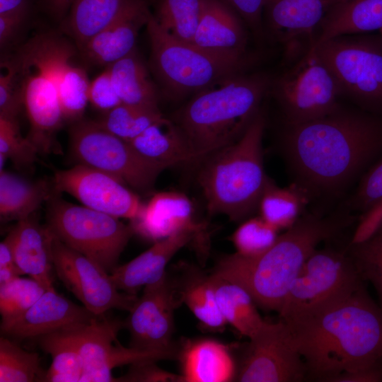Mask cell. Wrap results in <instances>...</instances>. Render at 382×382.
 Segmentation results:
<instances>
[{"label": "cell", "instance_id": "6da1fadb", "mask_svg": "<svg viewBox=\"0 0 382 382\" xmlns=\"http://www.w3.org/2000/svg\"><path fill=\"white\" fill-rule=\"evenodd\" d=\"M285 156L299 184L337 194L382 158V114L341 105L312 121L286 125Z\"/></svg>", "mask_w": 382, "mask_h": 382}, {"label": "cell", "instance_id": "7a4b0ae2", "mask_svg": "<svg viewBox=\"0 0 382 382\" xmlns=\"http://www.w3.org/2000/svg\"><path fill=\"white\" fill-rule=\"evenodd\" d=\"M283 321L306 374L315 379L330 382L345 373L382 366V308L362 284L309 313Z\"/></svg>", "mask_w": 382, "mask_h": 382}, {"label": "cell", "instance_id": "3957f363", "mask_svg": "<svg viewBox=\"0 0 382 382\" xmlns=\"http://www.w3.org/2000/svg\"><path fill=\"white\" fill-rule=\"evenodd\" d=\"M352 221V216L342 212L327 216L306 214L264 253L253 257L237 253L226 255L212 274L243 287L260 308L279 313L308 257L320 243Z\"/></svg>", "mask_w": 382, "mask_h": 382}, {"label": "cell", "instance_id": "277c9868", "mask_svg": "<svg viewBox=\"0 0 382 382\" xmlns=\"http://www.w3.org/2000/svg\"><path fill=\"white\" fill-rule=\"evenodd\" d=\"M261 74H239L197 93L180 109L173 122L198 162L239 139L260 112L269 88Z\"/></svg>", "mask_w": 382, "mask_h": 382}, {"label": "cell", "instance_id": "5b68a950", "mask_svg": "<svg viewBox=\"0 0 382 382\" xmlns=\"http://www.w3.org/2000/svg\"><path fill=\"white\" fill-rule=\"evenodd\" d=\"M265 125L259 112L239 139L202 162L197 179L209 214L238 221L257 209L269 178L262 158Z\"/></svg>", "mask_w": 382, "mask_h": 382}, {"label": "cell", "instance_id": "8992f818", "mask_svg": "<svg viewBox=\"0 0 382 382\" xmlns=\"http://www.w3.org/2000/svg\"><path fill=\"white\" fill-rule=\"evenodd\" d=\"M146 27L151 69L173 98L197 93L241 74L245 66V61L224 57L173 38L159 26L151 13Z\"/></svg>", "mask_w": 382, "mask_h": 382}, {"label": "cell", "instance_id": "52a82bcc", "mask_svg": "<svg viewBox=\"0 0 382 382\" xmlns=\"http://www.w3.org/2000/svg\"><path fill=\"white\" fill-rule=\"evenodd\" d=\"M341 96L357 108L382 114V37L378 33L337 36L313 45Z\"/></svg>", "mask_w": 382, "mask_h": 382}, {"label": "cell", "instance_id": "ba28073f", "mask_svg": "<svg viewBox=\"0 0 382 382\" xmlns=\"http://www.w3.org/2000/svg\"><path fill=\"white\" fill-rule=\"evenodd\" d=\"M55 192L47 200V225L62 243L110 272L134 234L117 217L70 203Z\"/></svg>", "mask_w": 382, "mask_h": 382}, {"label": "cell", "instance_id": "9c48e42d", "mask_svg": "<svg viewBox=\"0 0 382 382\" xmlns=\"http://www.w3.org/2000/svg\"><path fill=\"white\" fill-rule=\"evenodd\" d=\"M70 149L78 162L104 172L138 191H149L166 167L140 155L131 144L97 122L80 120L69 131Z\"/></svg>", "mask_w": 382, "mask_h": 382}, {"label": "cell", "instance_id": "30bf717a", "mask_svg": "<svg viewBox=\"0 0 382 382\" xmlns=\"http://www.w3.org/2000/svg\"><path fill=\"white\" fill-rule=\"evenodd\" d=\"M274 90L287 125L321 118L340 106L337 83L313 45L277 78Z\"/></svg>", "mask_w": 382, "mask_h": 382}, {"label": "cell", "instance_id": "8fae6325", "mask_svg": "<svg viewBox=\"0 0 382 382\" xmlns=\"http://www.w3.org/2000/svg\"><path fill=\"white\" fill-rule=\"evenodd\" d=\"M361 284L352 257L332 249H315L293 280L279 312L289 320L309 313Z\"/></svg>", "mask_w": 382, "mask_h": 382}, {"label": "cell", "instance_id": "7c38bea8", "mask_svg": "<svg viewBox=\"0 0 382 382\" xmlns=\"http://www.w3.org/2000/svg\"><path fill=\"white\" fill-rule=\"evenodd\" d=\"M54 270L67 289L96 316L112 309L129 311L137 295L117 289L110 272L83 254L69 248L55 236L52 244Z\"/></svg>", "mask_w": 382, "mask_h": 382}, {"label": "cell", "instance_id": "4fadbf2b", "mask_svg": "<svg viewBox=\"0 0 382 382\" xmlns=\"http://www.w3.org/2000/svg\"><path fill=\"white\" fill-rule=\"evenodd\" d=\"M236 379L241 382H296L306 375L304 361L282 319L266 322L251 338Z\"/></svg>", "mask_w": 382, "mask_h": 382}, {"label": "cell", "instance_id": "5bb4252c", "mask_svg": "<svg viewBox=\"0 0 382 382\" xmlns=\"http://www.w3.org/2000/svg\"><path fill=\"white\" fill-rule=\"evenodd\" d=\"M124 322L130 347L143 350L177 353L172 341L174 310L182 303L175 282L166 273L143 288Z\"/></svg>", "mask_w": 382, "mask_h": 382}, {"label": "cell", "instance_id": "9a60e30c", "mask_svg": "<svg viewBox=\"0 0 382 382\" xmlns=\"http://www.w3.org/2000/svg\"><path fill=\"white\" fill-rule=\"evenodd\" d=\"M52 182L55 192L68 193L82 205L119 219H134L144 204L117 178L80 163L57 170Z\"/></svg>", "mask_w": 382, "mask_h": 382}, {"label": "cell", "instance_id": "2e32d148", "mask_svg": "<svg viewBox=\"0 0 382 382\" xmlns=\"http://www.w3.org/2000/svg\"><path fill=\"white\" fill-rule=\"evenodd\" d=\"M21 76L22 99L30 129L28 139L39 154H59L55 134L64 121L57 81L50 71L36 64L16 59Z\"/></svg>", "mask_w": 382, "mask_h": 382}, {"label": "cell", "instance_id": "e0dca14e", "mask_svg": "<svg viewBox=\"0 0 382 382\" xmlns=\"http://www.w3.org/2000/svg\"><path fill=\"white\" fill-rule=\"evenodd\" d=\"M345 0H267L263 16L287 57L302 54L316 40L321 23Z\"/></svg>", "mask_w": 382, "mask_h": 382}, {"label": "cell", "instance_id": "ac0fdd59", "mask_svg": "<svg viewBox=\"0 0 382 382\" xmlns=\"http://www.w3.org/2000/svg\"><path fill=\"white\" fill-rule=\"evenodd\" d=\"M134 233L154 243L180 232H190L202 250L207 245V226L194 219V208L185 194L165 191L154 194L130 220Z\"/></svg>", "mask_w": 382, "mask_h": 382}, {"label": "cell", "instance_id": "d6986e66", "mask_svg": "<svg viewBox=\"0 0 382 382\" xmlns=\"http://www.w3.org/2000/svg\"><path fill=\"white\" fill-rule=\"evenodd\" d=\"M98 317L58 294L54 288L45 290L39 299L21 315L0 325L2 335L16 339H37L42 335L76 328Z\"/></svg>", "mask_w": 382, "mask_h": 382}, {"label": "cell", "instance_id": "ffe728a7", "mask_svg": "<svg viewBox=\"0 0 382 382\" xmlns=\"http://www.w3.org/2000/svg\"><path fill=\"white\" fill-rule=\"evenodd\" d=\"M124 327L122 321L100 316L69 330L82 359L80 382H117L112 370L120 366L123 353L117 336Z\"/></svg>", "mask_w": 382, "mask_h": 382}, {"label": "cell", "instance_id": "44dd1931", "mask_svg": "<svg viewBox=\"0 0 382 382\" xmlns=\"http://www.w3.org/2000/svg\"><path fill=\"white\" fill-rule=\"evenodd\" d=\"M150 13L145 0H125L116 17L81 47L86 59L107 67L129 54Z\"/></svg>", "mask_w": 382, "mask_h": 382}, {"label": "cell", "instance_id": "7402d4cb", "mask_svg": "<svg viewBox=\"0 0 382 382\" xmlns=\"http://www.w3.org/2000/svg\"><path fill=\"white\" fill-rule=\"evenodd\" d=\"M33 215L17 221L7 237L21 275H28L47 290L54 288L52 276L54 235L47 224H40Z\"/></svg>", "mask_w": 382, "mask_h": 382}, {"label": "cell", "instance_id": "603a6c76", "mask_svg": "<svg viewBox=\"0 0 382 382\" xmlns=\"http://www.w3.org/2000/svg\"><path fill=\"white\" fill-rule=\"evenodd\" d=\"M243 23L221 0H204L192 43L215 54L245 61L247 35Z\"/></svg>", "mask_w": 382, "mask_h": 382}, {"label": "cell", "instance_id": "cb8c5ba5", "mask_svg": "<svg viewBox=\"0 0 382 382\" xmlns=\"http://www.w3.org/2000/svg\"><path fill=\"white\" fill-rule=\"evenodd\" d=\"M192 241H195L194 235L184 231L156 241L129 262L115 267L110 277L119 290L137 295L141 289L159 281L166 274L171 258Z\"/></svg>", "mask_w": 382, "mask_h": 382}, {"label": "cell", "instance_id": "d4e9b609", "mask_svg": "<svg viewBox=\"0 0 382 382\" xmlns=\"http://www.w3.org/2000/svg\"><path fill=\"white\" fill-rule=\"evenodd\" d=\"M183 382H227L236 378L228 347L212 339L187 340L178 353Z\"/></svg>", "mask_w": 382, "mask_h": 382}, {"label": "cell", "instance_id": "484cf974", "mask_svg": "<svg viewBox=\"0 0 382 382\" xmlns=\"http://www.w3.org/2000/svg\"><path fill=\"white\" fill-rule=\"evenodd\" d=\"M129 143L144 158L166 168L198 162L179 127L166 117Z\"/></svg>", "mask_w": 382, "mask_h": 382}, {"label": "cell", "instance_id": "4316f807", "mask_svg": "<svg viewBox=\"0 0 382 382\" xmlns=\"http://www.w3.org/2000/svg\"><path fill=\"white\" fill-rule=\"evenodd\" d=\"M382 30V0H345L326 16L313 45L345 35L378 33Z\"/></svg>", "mask_w": 382, "mask_h": 382}, {"label": "cell", "instance_id": "83f0119b", "mask_svg": "<svg viewBox=\"0 0 382 382\" xmlns=\"http://www.w3.org/2000/svg\"><path fill=\"white\" fill-rule=\"evenodd\" d=\"M54 192L52 182L29 181L4 170L0 171L1 222L18 221L34 214Z\"/></svg>", "mask_w": 382, "mask_h": 382}, {"label": "cell", "instance_id": "f1b7e54d", "mask_svg": "<svg viewBox=\"0 0 382 382\" xmlns=\"http://www.w3.org/2000/svg\"><path fill=\"white\" fill-rule=\"evenodd\" d=\"M176 284L181 302L187 305L204 329L215 332L225 330L228 323L219 308L210 275L188 267Z\"/></svg>", "mask_w": 382, "mask_h": 382}, {"label": "cell", "instance_id": "f546056e", "mask_svg": "<svg viewBox=\"0 0 382 382\" xmlns=\"http://www.w3.org/2000/svg\"><path fill=\"white\" fill-rule=\"evenodd\" d=\"M220 311L226 323L249 339L265 325L249 292L239 284L210 274Z\"/></svg>", "mask_w": 382, "mask_h": 382}, {"label": "cell", "instance_id": "4dcf8cb0", "mask_svg": "<svg viewBox=\"0 0 382 382\" xmlns=\"http://www.w3.org/2000/svg\"><path fill=\"white\" fill-rule=\"evenodd\" d=\"M106 68L122 103L158 108L156 88L135 50Z\"/></svg>", "mask_w": 382, "mask_h": 382}, {"label": "cell", "instance_id": "1f68e13d", "mask_svg": "<svg viewBox=\"0 0 382 382\" xmlns=\"http://www.w3.org/2000/svg\"><path fill=\"white\" fill-rule=\"evenodd\" d=\"M309 197L296 183L280 187L268 178L258 204L260 216L279 231L288 229L301 216Z\"/></svg>", "mask_w": 382, "mask_h": 382}, {"label": "cell", "instance_id": "d6a6232c", "mask_svg": "<svg viewBox=\"0 0 382 382\" xmlns=\"http://www.w3.org/2000/svg\"><path fill=\"white\" fill-rule=\"evenodd\" d=\"M35 340L40 347L52 358L43 381L80 382L83 372L82 359L69 329L47 334Z\"/></svg>", "mask_w": 382, "mask_h": 382}, {"label": "cell", "instance_id": "836d02e7", "mask_svg": "<svg viewBox=\"0 0 382 382\" xmlns=\"http://www.w3.org/2000/svg\"><path fill=\"white\" fill-rule=\"evenodd\" d=\"M125 0H76L67 16V25L79 46L107 26Z\"/></svg>", "mask_w": 382, "mask_h": 382}, {"label": "cell", "instance_id": "e575fe53", "mask_svg": "<svg viewBox=\"0 0 382 382\" xmlns=\"http://www.w3.org/2000/svg\"><path fill=\"white\" fill-rule=\"evenodd\" d=\"M204 4V0H158L153 16L173 38L192 43Z\"/></svg>", "mask_w": 382, "mask_h": 382}, {"label": "cell", "instance_id": "d590c367", "mask_svg": "<svg viewBox=\"0 0 382 382\" xmlns=\"http://www.w3.org/2000/svg\"><path fill=\"white\" fill-rule=\"evenodd\" d=\"M164 117L158 108L121 103L105 112L97 122L109 132L129 142Z\"/></svg>", "mask_w": 382, "mask_h": 382}, {"label": "cell", "instance_id": "8d00e7d4", "mask_svg": "<svg viewBox=\"0 0 382 382\" xmlns=\"http://www.w3.org/2000/svg\"><path fill=\"white\" fill-rule=\"evenodd\" d=\"M39 354L23 349L9 337H0V382L43 381Z\"/></svg>", "mask_w": 382, "mask_h": 382}, {"label": "cell", "instance_id": "74e56055", "mask_svg": "<svg viewBox=\"0 0 382 382\" xmlns=\"http://www.w3.org/2000/svg\"><path fill=\"white\" fill-rule=\"evenodd\" d=\"M90 82L84 69L71 62L63 69L57 81L59 100L64 120H81L88 103Z\"/></svg>", "mask_w": 382, "mask_h": 382}, {"label": "cell", "instance_id": "f35d334b", "mask_svg": "<svg viewBox=\"0 0 382 382\" xmlns=\"http://www.w3.org/2000/svg\"><path fill=\"white\" fill-rule=\"evenodd\" d=\"M45 289L37 281L20 276L0 284L1 321L13 319L29 309Z\"/></svg>", "mask_w": 382, "mask_h": 382}, {"label": "cell", "instance_id": "ab89813d", "mask_svg": "<svg viewBox=\"0 0 382 382\" xmlns=\"http://www.w3.org/2000/svg\"><path fill=\"white\" fill-rule=\"evenodd\" d=\"M278 231L259 216L244 221L233 232L231 241L238 254L253 257L268 250L277 241Z\"/></svg>", "mask_w": 382, "mask_h": 382}, {"label": "cell", "instance_id": "60d3db41", "mask_svg": "<svg viewBox=\"0 0 382 382\" xmlns=\"http://www.w3.org/2000/svg\"><path fill=\"white\" fill-rule=\"evenodd\" d=\"M351 257L359 276L374 286L382 308V231L351 244Z\"/></svg>", "mask_w": 382, "mask_h": 382}, {"label": "cell", "instance_id": "b9f144b4", "mask_svg": "<svg viewBox=\"0 0 382 382\" xmlns=\"http://www.w3.org/2000/svg\"><path fill=\"white\" fill-rule=\"evenodd\" d=\"M38 154L30 141L21 134L18 121L0 117V156L21 168L34 163Z\"/></svg>", "mask_w": 382, "mask_h": 382}, {"label": "cell", "instance_id": "7bdbcfd3", "mask_svg": "<svg viewBox=\"0 0 382 382\" xmlns=\"http://www.w3.org/2000/svg\"><path fill=\"white\" fill-rule=\"evenodd\" d=\"M22 106L21 76L17 62H4L0 74V117L17 121Z\"/></svg>", "mask_w": 382, "mask_h": 382}, {"label": "cell", "instance_id": "ee69618b", "mask_svg": "<svg viewBox=\"0 0 382 382\" xmlns=\"http://www.w3.org/2000/svg\"><path fill=\"white\" fill-rule=\"evenodd\" d=\"M382 199V158L361 177L351 199V208L362 213Z\"/></svg>", "mask_w": 382, "mask_h": 382}, {"label": "cell", "instance_id": "f6af8a7d", "mask_svg": "<svg viewBox=\"0 0 382 382\" xmlns=\"http://www.w3.org/2000/svg\"><path fill=\"white\" fill-rule=\"evenodd\" d=\"M88 98V103L105 112L122 103L107 68L90 82Z\"/></svg>", "mask_w": 382, "mask_h": 382}, {"label": "cell", "instance_id": "bcb514c9", "mask_svg": "<svg viewBox=\"0 0 382 382\" xmlns=\"http://www.w3.org/2000/svg\"><path fill=\"white\" fill-rule=\"evenodd\" d=\"M156 361L144 360L130 364L127 373L117 378V382H183L181 375L162 369Z\"/></svg>", "mask_w": 382, "mask_h": 382}, {"label": "cell", "instance_id": "7dc6e473", "mask_svg": "<svg viewBox=\"0 0 382 382\" xmlns=\"http://www.w3.org/2000/svg\"><path fill=\"white\" fill-rule=\"evenodd\" d=\"M233 9L252 32L260 37L263 32V13L267 0H221Z\"/></svg>", "mask_w": 382, "mask_h": 382}, {"label": "cell", "instance_id": "c3c4849f", "mask_svg": "<svg viewBox=\"0 0 382 382\" xmlns=\"http://www.w3.org/2000/svg\"><path fill=\"white\" fill-rule=\"evenodd\" d=\"M380 231H382V199L361 214L351 244L361 243Z\"/></svg>", "mask_w": 382, "mask_h": 382}, {"label": "cell", "instance_id": "681fc988", "mask_svg": "<svg viewBox=\"0 0 382 382\" xmlns=\"http://www.w3.org/2000/svg\"><path fill=\"white\" fill-rule=\"evenodd\" d=\"M29 12L0 15V45L4 47L17 35L27 20Z\"/></svg>", "mask_w": 382, "mask_h": 382}, {"label": "cell", "instance_id": "f907efd6", "mask_svg": "<svg viewBox=\"0 0 382 382\" xmlns=\"http://www.w3.org/2000/svg\"><path fill=\"white\" fill-rule=\"evenodd\" d=\"M21 275L15 262L10 241L6 236L0 243V284Z\"/></svg>", "mask_w": 382, "mask_h": 382}, {"label": "cell", "instance_id": "816d5d0a", "mask_svg": "<svg viewBox=\"0 0 382 382\" xmlns=\"http://www.w3.org/2000/svg\"><path fill=\"white\" fill-rule=\"evenodd\" d=\"M382 366L369 369L345 373L331 380L330 382H381Z\"/></svg>", "mask_w": 382, "mask_h": 382}, {"label": "cell", "instance_id": "f5cc1de1", "mask_svg": "<svg viewBox=\"0 0 382 382\" xmlns=\"http://www.w3.org/2000/svg\"><path fill=\"white\" fill-rule=\"evenodd\" d=\"M76 0H44L47 11L57 18H63L69 12Z\"/></svg>", "mask_w": 382, "mask_h": 382}, {"label": "cell", "instance_id": "db71d44e", "mask_svg": "<svg viewBox=\"0 0 382 382\" xmlns=\"http://www.w3.org/2000/svg\"><path fill=\"white\" fill-rule=\"evenodd\" d=\"M30 0H0V15L29 12Z\"/></svg>", "mask_w": 382, "mask_h": 382}, {"label": "cell", "instance_id": "11a10c76", "mask_svg": "<svg viewBox=\"0 0 382 382\" xmlns=\"http://www.w3.org/2000/svg\"><path fill=\"white\" fill-rule=\"evenodd\" d=\"M378 33L381 35V37H382V30H380V31L378 32Z\"/></svg>", "mask_w": 382, "mask_h": 382}]
</instances>
